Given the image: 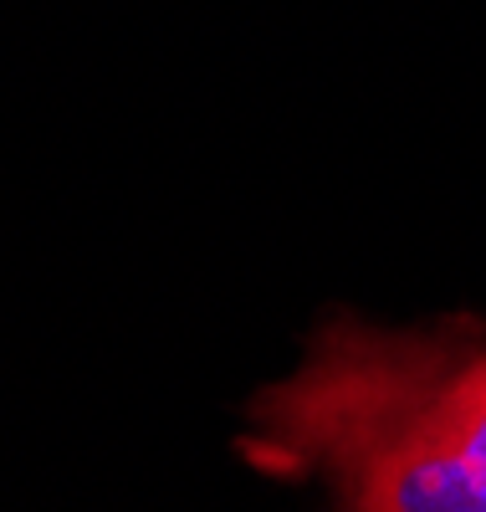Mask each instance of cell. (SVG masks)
<instances>
[{"mask_svg": "<svg viewBox=\"0 0 486 512\" xmlns=\"http://www.w3.org/2000/svg\"><path fill=\"white\" fill-rule=\"evenodd\" d=\"M236 451L333 512H486V328L328 318L246 405Z\"/></svg>", "mask_w": 486, "mask_h": 512, "instance_id": "obj_1", "label": "cell"}]
</instances>
